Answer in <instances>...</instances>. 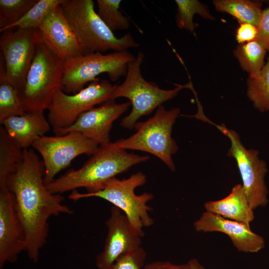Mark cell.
I'll return each mask as SVG.
<instances>
[{"instance_id":"8","label":"cell","mask_w":269,"mask_h":269,"mask_svg":"<svg viewBox=\"0 0 269 269\" xmlns=\"http://www.w3.org/2000/svg\"><path fill=\"white\" fill-rule=\"evenodd\" d=\"M135 57L128 50L103 54L97 52L84 54L64 61L62 90L67 94L76 93L88 83L96 81L99 75L106 73L116 81L127 74L129 64Z\"/></svg>"},{"instance_id":"13","label":"cell","mask_w":269,"mask_h":269,"mask_svg":"<svg viewBox=\"0 0 269 269\" xmlns=\"http://www.w3.org/2000/svg\"><path fill=\"white\" fill-rule=\"evenodd\" d=\"M108 233L103 250L96 257L99 269H105L121 256L141 247L142 236L129 222L125 214L113 206L106 222Z\"/></svg>"},{"instance_id":"33","label":"cell","mask_w":269,"mask_h":269,"mask_svg":"<svg viewBox=\"0 0 269 269\" xmlns=\"http://www.w3.org/2000/svg\"><path fill=\"white\" fill-rule=\"evenodd\" d=\"M188 263L191 269H205L204 267L195 258L190 259Z\"/></svg>"},{"instance_id":"21","label":"cell","mask_w":269,"mask_h":269,"mask_svg":"<svg viewBox=\"0 0 269 269\" xmlns=\"http://www.w3.org/2000/svg\"><path fill=\"white\" fill-rule=\"evenodd\" d=\"M216 10L228 13L240 23H250L258 26L263 9V2L250 0H215Z\"/></svg>"},{"instance_id":"7","label":"cell","mask_w":269,"mask_h":269,"mask_svg":"<svg viewBox=\"0 0 269 269\" xmlns=\"http://www.w3.org/2000/svg\"><path fill=\"white\" fill-rule=\"evenodd\" d=\"M146 181L145 175L138 172L127 179L120 180L115 177L103 189L95 192L83 193L73 190L68 198L76 201L83 198L98 197L109 202L125 214L133 227L143 237V228L154 224L153 219L149 214L151 208L147 205L153 198V195L148 192L136 195L134 191L137 187L144 185Z\"/></svg>"},{"instance_id":"14","label":"cell","mask_w":269,"mask_h":269,"mask_svg":"<svg viewBox=\"0 0 269 269\" xmlns=\"http://www.w3.org/2000/svg\"><path fill=\"white\" fill-rule=\"evenodd\" d=\"M26 236L8 187L0 189V269L6 263H14L26 251Z\"/></svg>"},{"instance_id":"9","label":"cell","mask_w":269,"mask_h":269,"mask_svg":"<svg viewBox=\"0 0 269 269\" xmlns=\"http://www.w3.org/2000/svg\"><path fill=\"white\" fill-rule=\"evenodd\" d=\"M117 86L109 81L99 79L72 95L58 89L47 109V119L55 135L73 125L84 112L111 101Z\"/></svg>"},{"instance_id":"31","label":"cell","mask_w":269,"mask_h":269,"mask_svg":"<svg viewBox=\"0 0 269 269\" xmlns=\"http://www.w3.org/2000/svg\"><path fill=\"white\" fill-rule=\"evenodd\" d=\"M257 26L250 23H240L236 30V38L240 44L248 43L257 39Z\"/></svg>"},{"instance_id":"10","label":"cell","mask_w":269,"mask_h":269,"mask_svg":"<svg viewBox=\"0 0 269 269\" xmlns=\"http://www.w3.org/2000/svg\"><path fill=\"white\" fill-rule=\"evenodd\" d=\"M200 119L215 126L230 140L231 145L227 155L233 157L237 164L248 201L254 209L266 206L269 202L268 189L265 176L268 168L266 162L261 159L259 152L247 149L241 142L240 136L224 124L217 125L211 122L204 115Z\"/></svg>"},{"instance_id":"3","label":"cell","mask_w":269,"mask_h":269,"mask_svg":"<svg viewBox=\"0 0 269 269\" xmlns=\"http://www.w3.org/2000/svg\"><path fill=\"white\" fill-rule=\"evenodd\" d=\"M60 5L84 54L125 51L139 46L130 33L116 37L95 11L93 0H63Z\"/></svg>"},{"instance_id":"27","label":"cell","mask_w":269,"mask_h":269,"mask_svg":"<svg viewBox=\"0 0 269 269\" xmlns=\"http://www.w3.org/2000/svg\"><path fill=\"white\" fill-rule=\"evenodd\" d=\"M121 0H97L98 14L113 32L130 27V19L120 9Z\"/></svg>"},{"instance_id":"6","label":"cell","mask_w":269,"mask_h":269,"mask_svg":"<svg viewBox=\"0 0 269 269\" xmlns=\"http://www.w3.org/2000/svg\"><path fill=\"white\" fill-rule=\"evenodd\" d=\"M144 58V54L140 52L129 64L125 79L122 84L117 85L111 99L115 101L117 98L125 97L130 100L132 111L121 123L122 127L129 130L134 128L140 117L150 114L186 88L185 85H177L173 89L165 90L145 80L140 70Z\"/></svg>"},{"instance_id":"25","label":"cell","mask_w":269,"mask_h":269,"mask_svg":"<svg viewBox=\"0 0 269 269\" xmlns=\"http://www.w3.org/2000/svg\"><path fill=\"white\" fill-rule=\"evenodd\" d=\"M177 5L176 22L181 29L195 33L197 25L193 22L195 14L206 19L214 20L206 5L197 0H175Z\"/></svg>"},{"instance_id":"32","label":"cell","mask_w":269,"mask_h":269,"mask_svg":"<svg viewBox=\"0 0 269 269\" xmlns=\"http://www.w3.org/2000/svg\"><path fill=\"white\" fill-rule=\"evenodd\" d=\"M143 269H191L188 263L176 265L168 261H156L146 264Z\"/></svg>"},{"instance_id":"30","label":"cell","mask_w":269,"mask_h":269,"mask_svg":"<svg viewBox=\"0 0 269 269\" xmlns=\"http://www.w3.org/2000/svg\"><path fill=\"white\" fill-rule=\"evenodd\" d=\"M257 28L258 36L257 40L269 53V6L262 10Z\"/></svg>"},{"instance_id":"12","label":"cell","mask_w":269,"mask_h":269,"mask_svg":"<svg viewBox=\"0 0 269 269\" xmlns=\"http://www.w3.org/2000/svg\"><path fill=\"white\" fill-rule=\"evenodd\" d=\"M1 33L0 47L7 78L21 91L37 45L41 40L39 31L13 28Z\"/></svg>"},{"instance_id":"16","label":"cell","mask_w":269,"mask_h":269,"mask_svg":"<svg viewBox=\"0 0 269 269\" xmlns=\"http://www.w3.org/2000/svg\"><path fill=\"white\" fill-rule=\"evenodd\" d=\"M38 29L43 43L61 59L65 61L84 54L60 5L47 15Z\"/></svg>"},{"instance_id":"24","label":"cell","mask_w":269,"mask_h":269,"mask_svg":"<svg viewBox=\"0 0 269 269\" xmlns=\"http://www.w3.org/2000/svg\"><path fill=\"white\" fill-rule=\"evenodd\" d=\"M267 50L258 40L240 44L234 50V55L242 69L249 74L256 73L264 67Z\"/></svg>"},{"instance_id":"29","label":"cell","mask_w":269,"mask_h":269,"mask_svg":"<svg viewBox=\"0 0 269 269\" xmlns=\"http://www.w3.org/2000/svg\"><path fill=\"white\" fill-rule=\"evenodd\" d=\"M146 257L145 251L140 247L121 256L105 269H141Z\"/></svg>"},{"instance_id":"20","label":"cell","mask_w":269,"mask_h":269,"mask_svg":"<svg viewBox=\"0 0 269 269\" xmlns=\"http://www.w3.org/2000/svg\"><path fill=\"white\" fill-rule=\"evenodd\" d=\"M1 55L0 58V121L26 113L20 91L7 78L4 62Z\"/></svg>"},{"instance_id":"1","label":"cell","mask_w":269,"mask_h":269,"mask_svg":"<svg viewBox=\"0 0 269 269\" xmlns=\"http://www.w3.org/2000/svg\"><path fill=\"white\" fill-rule=\"evenodd\" d=\"M44 176L42 160L33 149L27 148L23 149L20 162L7 181L25 231V251L34 263L38 260L40 250L46 242L49 218L73 212L62 203L64 198L62 195L53 194L48 190Z\"/></svg>"},{"instance_id":"11","label":"cell","mask_w":269,"mask_h":269,"mask_svg":"<svg viewBox=\"0 0 269 269\" xmlns=\"http://www.w3.org/2000/svg\"><path fill=\"white\" fill-rule=\"evenodd\" d=\"M100 145L77 132L61 135H43L32 145L41 156L44 167V181L46 185L60 171L68 167L77 156L93 154Z\"/></svg>"},{"instance_id":"15","label":"cell","mask_w":269,"mask_h":269,"mask_svg":"<svg viewBox=\"0 0 269 269\" xmlns=\"http://www.w3.org/2000/svg\"><path fill=\"white\" fill-rule=\"evenodd\" d=\"M130 105V102L117 104L115 101H108L100 107L82 113L73 125L61 130L56 135L77 132L100 145L107 144L111 142L110 133L114 122L126 112Z\"/></svg>"},{"instance_id":"28","label":"cell","mask_w":269,"mask_h":269,"mask_svg":"<svg viewBox=\"0 0 269 269\" xmlns=\"http://www.w3.org/2000/svg\"><path fill=\"white\" fill-rule=\"evenodd\" d=\"M38 0H0V31L20 19Z\"/></svg>"},{"instance_id":"26","label":"cell","mask_w":269,"mask_h":269,"mask_svg":"<svg viewBox=\"0 0 269 269\" xmlns=\"http://www.w3.org/2000/svg\"><path fill=\"white\" fill-rule=\"evenodd\" d=\"M63 0H38L17 21L6 27L0 32L13 28L38 29L45 17Z\"/></svg>"},{"instance_id":"5","label":"cell","mask_w":269,"mask_h":269,"mask_svg":"<svg viewBox=\"0 0 269 269\" xmlns=\"http://www.w3.org/2000/svg\"><path fill=\"white\" fill-rule=\"evenodd\" d=\"M180 109L166 110L162 105L155 114L143 122H137L135 133L126 138H120L115 143L125 149H134L149 153L160 159L171 171L175 169L172 156L178 147L171 136L173 124L180 114Z\"/></svg>"},{"instance_id":"19","label":"cell","mask_w":269,"mask_h":269,"mask_svg":"<svg viewBox=\"0 0 269 269\" xmlns=\"http://www.w3.org/2000/svg\"><path fill=\"white\" fill-rule=\"evenodd\" d=\"M204 207L206 212L248 225L255 219L254 210L250 206L241 184L235 185L225 198L205 202Z\"/></svg>"},{"instance_id":"4","label":"cell","mask_w":269,"mask_h":269,"mask_svg":"<svg viewBox=\"0 0 269 269\" xmlns=\"http://www.w3.org/2000/svg\"><path fill=\"white\" fill-rule=\"evenodd\" d=\"M64 61L41 40L20 91L25 112L47 110L56 92L62 89Z\"/></svg>"},{"instance_id":"23","label":"cell","mask_w":269,"mask_h":269,"mask_svg":"<svg viewBox=\"0 0 269 269\" xmlns=\"http://www.w3.org/2000/svg\"><path fill=\"white\" fill-rule=\"evenodd\" d=\"M247 95L253 106L261 112L269 113V55L259 71L249 74Z\"/></svg>"},{"instance_id":"2","label":"cell","mask_w":269,"mask_h":269,"mask_svg":"<svg viewBox=\"0 0 269 269\" xmlns=\"http://www.w3.org/2000/svg\"><path fill=\"white\" fill-rule=\"evenodd\" d=\"M149 158L128 152L110 142L100 145L81 167L68 170L46 186L53 194H60L79 188L95 192L103 189L117 175Z\"/></svg>"},{"instance_id":"22","label":"cell","mask_w":269,"mask_h":269,"mask_svg":"<svg viewBox=\"0 0 269 269\" xmlns=\"http://www.w3.org/2000/svg\"><path fill=\"white\" fill-rule=\"evenodd\" d=\"M23 150L0 126V189L8 187L7 178L20 162Z\"/></svg>"},{"instance_id":"18","label":"cell","mask_w":269,"mask_h":269,"mask_svg":"<svg viewBox=\"0 0 269 269\" xmlns=\"http://www.w3.org/2000/svg\"><path fill=\"white\" fill-rule=\"evenodd\" d=\"M8 134L22 149L31 146L34 142L49 131L51 126L43 111L26 112L0 121Z\"/></svg>"},{"instance_id":"17","label":"cell","mask_w":269,"mask_h":269,"mask_svg":"<svg viewBox=\"0 0 269 269\" xmlns=\"http://www.w3.org/2000/svg\"><path fill=\"white\" fill-rule=\"evenodd\" d=\"M198 232H220L227 235L234 247L240 252L255 253L263 249L265 240L254 232L250 225L228 219L206 211L193 223Z\"/></svg>"}]
</instances>
